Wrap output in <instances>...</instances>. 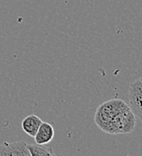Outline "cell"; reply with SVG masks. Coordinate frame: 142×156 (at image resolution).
Segmentation results:
<instances>
[{
    "mask_svg": "<svg viewBox=\"0 0 142 156\" xmlns=\"http://www.w3.org/2000/svg\"><path fill=\"white\" fill-rule=\"evenodd\" d=\"M136 117L122 99L113 98L100 104L94 115L96 126L110 134H129L136 126Z\"/></svg>",
    "mask_w": 142,
    "mask_h": 156,
    "instance_id": "1",
    "label": "cell"
},
{
    "mask_svg": "<svg viewBox=\"0 0 142 156\" xmlns=\"http://www.w3.org/2000/svg\"><path fill=\"white\" fill-rule=\"evenodd\" d=\"M129 106L136 119L142 122V81L140 80H136L129 85Z\"/></svg>",
    "mask_w": 142,
    "mask_h": 156,
    "instance_id": "2",
    "label": "cell"
},
{
    "mask_svg": "<svg viewBox=\"0 0 142 156\" xmlns=\"http://www.w3.org/2000/svg\"><path fill=\"white\" fill-rule=\"evenodd\" d=\"M24 141L4 143L0 145V156H27L30 153Z\"/></svg>",
    "mask_w": 142,
    "mask_h": 156,
    "instance_id": "3",
    "label": "cell"
},
{
    "mask_svg": "<svg viewBox=\"0 0 142 156\" xmlns=\"http://www.w3.org/2000/svg\"><path fill=\"white\" fill-rule=\"evenodd\" d=\"M53 136H54V130L53 126L46 122H42L34 138L36 144H47L53 140Z\"/></svg>",
    "mask_w": 142,
    "mask_h": 156,
    "instance_id": "4",
    "label": "cell"
},
{
    "mask_svg": "<svg viewBox=\"0 0 142 156\" xmlns=\"http://www.w3.org/2000/svg\"><path fill=\"white\" fill-rule=\"evenodd\" d=\"M42 119L35 115H30L24 117L22 121V128L25 134L31 137H35L40 125L42 124Z\"/></svg>",
    "mask_w": 142,
    "mask_h": 156,
    "instance_id": "5",
    "label": "cell"
},
{
    "mask_svg": "<svg viewBox=\"0 0 142 156\" xmlns=\"http://www.w3.org/2000/svg\"><path fill=\"white\" fill-rule=\"evenodd\" d=\"M26 146L31 156L54 155V153L52 151V149L46 147L45 144H39L35 143V144H26Z\"/></svg>",
    "mask_w": 142,
    "mask_h": 156,
    "instance_id": "6",
    "label": "cell"
},
{
    "mask_svg": "<svg viewBox=\"0 0 142 156\" xmlns=\"http://www.w3.org/2000/svg\"><path fill=\"white\" fill-rule=\"evenodd\" d=\"M140 80H141V81H142V78H141V79H140Z\"/></svg>",
    "mask_w": 142,
    "mask_h": 156,
    "instance_id": "7",
    "label": "cell"
}]
</instances>
